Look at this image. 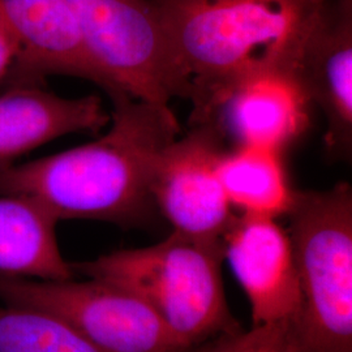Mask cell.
<instances>
[{
    "instance_id": "1",
    "label": "cell",
    "mask_w": 352,
    "mask_h": 352,
    "mask_svg": "<svg viewBox=\"0 0 352 352\" xmlns=\"http://www.w3.org/2000/svg\"><path fill=\"white\" fill-rule=\"evenodd\" d=\"M100 139L0 170V193L36 200L58 221L139 223L154 205L151 183L161 153L180 136L170 104L113 98Z\"/></svg>"
},
{
    "instance_id": "2",
    "label": "cell",
    "mask_w": 352,
    "mask_h": 352,
    "mask_svg": "<svg viewBox=\"0 0 352 352\" xmlns=\"http://www.w3.org/2000/svg\"><path fill=\"white\" fill-rule=\"evenodd\" d=\"M187 87L197 124L240 81L295 76L330 0H149Z\"/></svg>"
},
{
    "instance_id": "3",
    "label": "cell",
    "mask_w": 352,
    "mask_h": 352,
    "mask_svg": "<svg viewBox=\"0 0 352 352\" xmlns=\"http://www.w3.org/2000/svg\"><path fill=\"white\" fill-rule=\"evenodd\" d=\"M289 238L302 307L289 352H352V190H295Z\"/></svg>"
},
{
    "instance_id": "4",
    "label": "cell",
    "mask_w": 352,
    "mask_h": 352,
    "mask_svg": "<svg viewBox=\"0 0 352 352\" xmlns=\"http://www.w3.org/2000/svg\"><path fill=\"white\" fill-rule=\"evenodd\" d=\"M223 257V241L193 239L174 231L154 245L71 266L87 278L139 296L179 340L195 349L217 333L235 331L221 274Z\"/></svg>"
},
{
    "instance_id": "5",
    "label": "cell",
    "mask_w": 352,
    "mask_h": 352,
    "mask_svg": "<svg viewBox=\"0 0 352 352\" xmlns=\"http://www.w3.org/2000/svg\"><path fill=\"white\" fill-rule=\"evenodd\" d=\"M0 300L59 318L107 352H189L151 307L111 283L0 273Z\"/></svg>"
},
{
    "instance_id": "6",
    "label": "cell",
    "mask_w": 352,
    "mask_h": 352,
    "mask_svg": "<svg viewBox=\"0 0 352 352\" xmlns=\"http://www.w3.org/2000/svg\"><path fill=\"white\" fill-rule=\"evenodd\" d=\"M93 62L119 94L170 104L187 87L149 0H67Z\"/></svg>"
},
{
    "instance_id": "7",
    "label": "cell",
    "mask_w": 352,
    "mask_h": 352,
    "mask_svg": "<svg viewBox=\"0 0 352 352\" xmlns=\"http://www.w3.org/2000/svg\"><path fill=\"white\" fill-rule=\"evenodd\" d=\"M223 138L210 123L192 126L158 157L151 192L177 234L205 241H223L235 215L218 175Z\"/></svg>"
},
{
    "instance_id": "8",
    "label": "cell",
    "mask_w": 352,
    "mask_h": 352,
    "mask_svg": "<svg viewBox=\"0 0 352 352\" xmlns=\"http://www.w3.org/2000/svg\"><path fill=\"white\" fill-rule=\"evenodd\" d=\"M223 247L251 302L253 327H289L300 312L302 294L287 231L276 218L240 214L228 227Z\"/></svg>"
},
{
    "instance_id": "9",
    "label": "cell",
    "mask_w": 352,
    "mask_h": 352,
    "mask_svg": "<svg viewBox=\"0 0 352 352\" xmlns=\"http://www.w3.org/2000/svg\"><path fill=\"white\" fill-rule=\"evenodd\" d=\"M0 16L19 43L11 85L69 76L96 84L111 100L122 96L90 58L67 0H0Z\"/></svg>"
},
{
    "instance_id": "10",
    "label": "cell",
    "mask_w": 352,
    "mask_h": 352,
    "mask_svg": "<svg viewBox=\"0 0 352 352\" xmlns=\"http://www.w3.org/2000/svg\"><path fill=\"white\" fill-rule=\"evenodd\" d=\"M295 77L327 119L329 158L347 161L352 151V0H330L305 42Z\"/></svg>"
},
{
    "instance_id": "11",
    "label": "cell",
    "mask_w": 352,
    "mask_h": 352,
    "mask_svg": "<svg viewBox=\"0 0 352 352\" xmlns=\"http://www.w3.org/2000/svg\"><path fill=\"white\" fill-rule=\"evenodd\" d=\"M309 104L295 76H253L230 89L197 124H213L235 148L282 153L308 129Z\"/></svg>"
},
{
    "instance_id": "12",
    "label": "cell",
    "mask_w": 352,
    "mask_h": 352,
    "mask_svg": "<svg viewBox=\"0 0 352 352\" xmlns=\"http://www.w3.org/2000/svg\"><path fill=\"white\" fill-rule=\"evenodd\" d=\"M110 119L96 94L65 98L37 84L11 85L0 94V170L65 135L97 133Z\"/></svg>"
},
{
    "instance_id": "13",
    "label": "cell",
    "mask_w": 352,
    "mask_h": 352,
    "mask_svg": "<svg viewBox=\"0 0 352 352\" xmlns=\"http://www.w3.org/2000/svg\"><path fill=\"white\" fill-rule=\"evenodd\" d=\"M58 222L36 200L0 193V273L39 280L74 277L58 245Z\"/></svg>"
},
{
    "instance_id": "14",
    "label": "cell",
    "mask_w": 352,
    "mask_h": 352,
    "mask_svg": "<svg viewBox=\"0 0 352 352\" xmlns=\"http://www.w3.org/2000/svg\"><path fill=\"white\" fill-rule=\"evenodd\" d=\"M218 175L231 208L241 214L276 218L289 212L294 189L282 162V153L241 146L225 151Z\"/></svg>"
},
{
    "instance_id": "15",
    "label": "cell",
    "mask_w": 352,
    "mask_h": 352,
    "mask_svg": "<svg viewBox=\"0 0 352 352\" xmlns=\"http://www.w3.org/2000/svg\"><path fill=\"white\" fill-rule=\"evenodd\" d=\"M0 352H107L54 316L0 304Z\"/></svg>"
},
{
    "instance_id": "16",
    "label": "cell",
    "mask_w": 352,
    "mask_h": 352,
    "mask_svg": "<svg viewBox=\"0 0 352 352\" xmlns=\"http://www.w3.org/2000/svg\"><path fill=\"white\" fill-rule=\"evenodd\" d=\"M189 352H289L287 327L272 324L253 327L245 333H225L213 343Z\"/></svg>"
},
{
    "instance_id": "17",
    "label": "cell",
    "mask_w": 352,
    "mask_h": 352,
    "mask_svg": "<svg viewBox=\"0 0 352 352\" xmlns=\"http://www.w3.org/2000/svg\"><path fill=\"white\" fill-rule=\"evenodd\" d=\"M19 56V43L11 28L0 16V85L12 74Z\"/></svg>"
}]
</instances>
